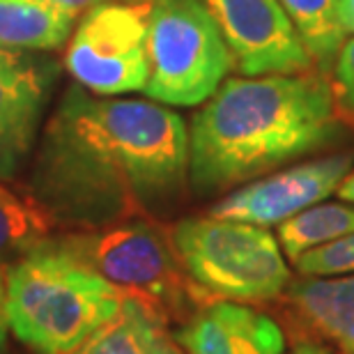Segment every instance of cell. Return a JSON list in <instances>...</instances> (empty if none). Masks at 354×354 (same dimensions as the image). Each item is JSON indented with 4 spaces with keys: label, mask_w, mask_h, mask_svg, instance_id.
<instances>
[{
    "label": "cell",
    "mask_w": 354,
    "mask_h": 354,
    "mask_svg": "<svg viewBox=\"0 0 354 354\" xmlns=\"http://www.w3.org/2000/svg\"><path fill=\"white\" fill-rule=\"evenodd\" d=\"M187 175L189 131L175 111L76 86L46 124L32 191L46 218L102 228L166 207Z\"/></svg>",
    "instance_id": "6da1fadb"
},
{
    "label": "cell",
    "mask_w": 354,
    "mask_h": 354,
    "mask_svg": "<svg viewBox=\"0 0 354 354\" xmlns=\"http://www.w3.org/2000/svg\"><path fill=\"white\" fill-rule=\"evenodd\" d=\"M329 76L265 74L228 79L191 120L189 180L218 194L331 147L343 138Z\"/></svg>",
    "instance_id": "7a4b0ae2"
},
{
    "label": "cell",
    "mask_w": 354,
    "mask_h": 354,
    "mask_svg": "<svg viewBox=\"0 0 354 354\" xmlns=\"http://www.w3.org/2000/svg\"><path fill=\"white\" fill-rule=\"evenodd\" d=\"M124 295L58 246L39 242L7 272L3 313L28 348L69 354L115 320Z\"/></svg>",
    "instance_id": "3957f363"
},
{
    "label": "cell",
    "mask_w": 354,
    "mask_h": 354,
    "mask_svg": "<svg viewBox=\"0 0 354 354\" xmlns=\"http://www.w3.org/2000/svg\"><path fill=\"white\" fill-rule=\"evenodd\" d=\"M171 239L189 279L225 301H269L292 283L279 239L263 225L191 216Z\"/></svg>",
    "instance_id": "277c9868"
},
{
    "label": "cell",
    "mask_w": 354,
    "mask_h": 354,
    "mask_svg": "<svg viewBox=\"0 0 354 354\" xmlns=\"http://www.w3.org/2000/svg\"><path fill=\"white\" fill-rule=\"evenodd\" d=\"M147 62L143 92L166 106L205 104L235 69V58L201 0H152Z\"/></svg>",
    "instance_id": "5b68a950"
},
{
    "label": "cell",
    "mask_w": 354,
    "mask_h": 354,
    "mask_svg": "<svg viewBox=\"0 0 354 354\" xmlns=\"http://www.w3.org/2000/svg\"><path fill=\"white\" fill-rule=\"evenodd\" d=\"M113 286L147 301L161 315L196 299L194 281L159 228L145 221L109 223L51 242Z\"/></svg>",
    "instance_id": "8992f818"
},
{
    "label": "cell",
    "mask_w": 354,
    "mask_h": 354,
    "mask_svg": "<svg viewBox=\"0 0 354 354\" xmlns=\"http://www.w3.org/2000/svg\"><path fill=\"white\" fill-rule=\"evenodd\" d=\"M150 10L152 0H109L83 14L65 51V67L76 86L99 97L145 90Z\"/></svg>",
    "instance_id": "52a82bcc"
},
{
    "label": "cell",
    "mask_w": 354,
    "mask_h": 354,
    "mask_svg": "<svg viewBox=\"0 0 354 354\" xmlns=\"http://www.w3.org/2000/svg\"><path fill=\"white\" fill-rule=\"evenodd\" d=\"M244 76L313 72V60L279 0H201Z\"/></svg>",
    "instance_id": "ba28073f"
},
{
    "label": "cell",
    "mask_w": 354,
    "mask_h": 354,
    "mask_svg": "<svg viewBox=\"0 0 354 354\" xmlns=\"http://www.w3.org/2000/svg\"><path fill=\"white\" fill-rule=\"evenodd\" d=\"M352 166L354 152L301 161L242 184L232 194L221 198L207 214L263 225V228L279 225L334 194Z\"/></svg>",
    "instance_id": "9c48e42d"
},
{
    "label": "cell",
    "mask_w": 354,
    "mask_h": 354,
    "mask_svg": "<svg viewBox=\"0 0 354 354\" xmlns=\"http://www.w3.org/2000/svg\"><path fill=\"white\" fill-rule=\"evenodd\" d=\"M37 51L0 46V177L19 171L51 97L55 65Z\"/></svg>",
    "instance_id": "30bf717a"
},
{
    "label": "cell",
    "mask_w": 354,
    "mask_h": 354,
    "mask_svg": "<svg viewBox=\"0 0 354 354\" xmlns=\"http://www.w3.org/2000/svg\"><path fill=\"white\" fill-rule=\"evenodd\" d=\"M187 354H283L286 338L272 317L235 301H212L177 334Z\"/></svg>",
    "instance_id": "8fae6325"
},
{
    "label": "cell",
    "mask_w": 354,
    "mask_h": 354,
    "mask_svg": "<svg viewBox=\"0 0 354 354\" xmlns=\"http://www.w3.org/2000/svg\"><path fill=\"white\" fill-rule=\"evenodd\" d=\"M288 299L310 327L354 354V274L304 276L288 286Z\"/></svg>",
    "instance_id": "7c38bea8"
},
{
    "label": "cell",
    "mask_w": 354,
    "mask_h": 354,
    "mask_svg": "<svg viewBox=\"0 0 354 354\" xmlns=\"http://www.w3.org/2000/svg\"><path fill=\"white\" fill-rule=\"evenodd\" d=\"M69 354H184L168 334L164 315L147 301L124 295L122 308L81 348Z\"/></svg>",
    "instance_id": "4fadbf2b"
},
{
    "label": "cell",
    "mask_w": 354,
    "mask_h": 354,
    "mask_svg": "<svg viewBox=\"0 0 354 354\" xmlns=\"http://www.w3.org/2000/svg\"><path fill=\"white\" fill-rule=\"evenodd\" d=\"M74 17L35 0H0V46L53 51L69 39Z\"/></svg>",
    "instance_id": "5bb4252c"
},
{
    "label": "cell",
    "mask_w": 354,
    "mask_h": 354,
    "mask_svg": "<svg viewBox=\"0 0 354 354\" xmlns=\"http://www.w3.org/2000/svg\"><path fill=\"white\" fill-rule=\"evenodd\" d=\"M279 3L306 46L313 67L329 76L348 35L338 19V0H279Z\"/></svg>",
    "instance_id": "9a60e30c"
},
{
    "label": "cell",
    "mask_w": 354,
    "mask_h": 354,
    "mask_svg": "<svg viewBox=\"0 0 354 354\" xmlns=\"http://www.w3.org/2000/svg\"><path fill=\"white\" fill-rule=\"evenodd\" d=\"M350 232H354V205L317 203L279 223V244L283 246V253L295 263L306 251L334 242Z\"/></svg>",
    "instance_id": "2e32d148"
},
{
    "label": "cell",
    "mask_w": 354,
    "mask_h": 354,
    "mask_svg": "<svg viewBox=\"0 0 354 354\" xmlns=\"http://www.w3.org/2000/svg\"><path fill=\"white\" fill-rule=\"evenodd\" d=\"M48 218L37 205L24 203L12 191L0 187V258L32 251L44 242Z\"/></svg>",
    "instance_id": "e0dca14e"
},
{
    "label": "cell",
    "mask_w": 354,
    "mask_h": 354,
    "mask_svg": "<svg viewBox=\"0 0 354 354\" xmlns=\"http://www.w3.org/2000/svg\"><path fill=\"white\" fill-rule=\"evenodd\" d=\"M301 276H343L354 274V232L306 251L295 260Z\"/></svg>",
    "instance_id": "ac0fdd59"
},
{
    "label": "cell",
    "mask_w": 354,
    "mask_h": 354,
    "mask_svg": "<svg viewBox=\"0 0 354 354\" xmlns=\"http://www.w3.org/2000/svg\"><path fill=\"white\" fill-rule=\"evenodd\" d=\"M331 88L338 118L354 127V37L345 39L331 69Z\"/></svg>",
    "instance_id": "d6986e66"
},
{
    "label": "cell",
    "mask_w": 354,
    "mask_h": 354,
    "mask_svg": "<svg viewBox=\"0 0 354 354\" xmlns=\"http://www.w3.org/2000/svg\"><path fill=\"white\" fill-rule=\"evenodd\" d=\"M35 3L48 5V7H53V10H60L76 19L79 14H86L90 7H95L99 3H109V0H35Z\"/></svg>",
    "instance_id": "ffe728a7"
},
{
    "label": "cell",
    "mask_w": 354,
    "mask_h": 354,
    "mask_svg": "<svg viewBox=\"0 0 354 354\" xmlns=\"http://www.w3.org/2000/svg\"><path fill=\"white\" fill-rule=\"evenodd\" d=\"M338 19L345 32H354V0H338Z\"/></svg>",
    "instance_id": "44dd1931"
},
{
    "label": "cell",
    "mask_w": 354,
    "mask_h": 354,
    "mask_svg": "<svg viewBox=\"0 0 354 354\" xmlns=\"http://www.w3.org/2000/svg\"><path fill=\"white\" fill-rule=\"evenodd\" d=\"M336 194H338V198H341L343 203L354 205V166H352V171L345 175V180L341 182V187L336 189Z\"/></svg>",
    "instance_id": "7402d4cb"
},
{
    "label": "cell",
    "mask_w": 354,
    "mask_h": 354,
    "mask_svg": "<svg viewBox=\"0 0 354 354\" xmlns=\"http://www.w3.org/2000/svg\"><path fill=\"white\" fill-rule=\"evenodd\" d=\"M290 354H329V352L315 343H299V345H295V350Z\"/></svg>",
    "instance_id": "603a6c76"
},
{
    "label": "cell",
    "mask_w": 354,
    "mask_h": 354,
    "mask_svg": "<svg viewBox=\"0 0 354 354\" xmlns=\"http://www.w3.org/2000/svg\"><path fill=\"white\" fill-rule=\"evenodd\" d=\"M7 331H10V324L5 320V313L0 310V354H7Z\"/></svg>",
    "instance_id": "cb8c5ba5"
},
{
    "label": "cell",
    "mask_w": 354,
    "mask_h": 354,
    "mask_svg": "<svg viewBox=\"0 0 354 354\" xmlns=\"http://www.w3.org/2000/svg\"><path fill=\"white\" fill-rule=\"evenodd\" d=\"M3 301H5V276L3 269H0V310H3Z\"/></svg>",
    "instance_id": "d4e9b609"
}]
</instances>
